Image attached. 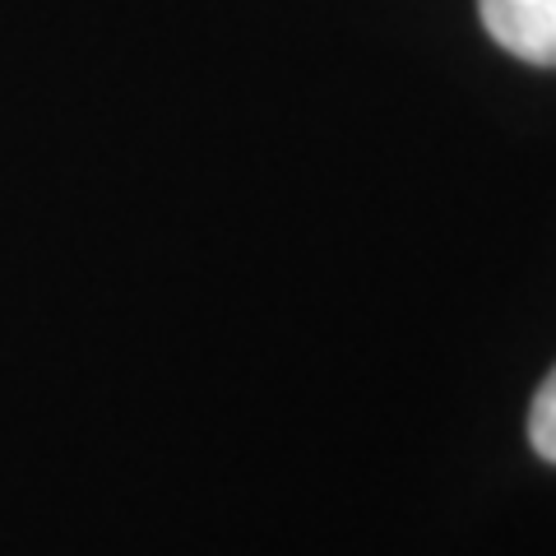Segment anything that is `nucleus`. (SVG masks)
Instances as JSON below:
<instances>
[{
  "label": "nucleus",
  "instance_id": "obj_1",
  "mask_svg": "<svg viewBox=\"0 0 556 556\" xmlns=\"http://www.w3.org/2000/svg\"><path fill=\"white\" fill-rule=\"evenodd\" d=\"M478 14L501 51L556 70V0H478Z\"/></svg>",
  "mask_w": 556,
  "mask_h": 556
},
{
  "label": "nucleus",
  "instance_id": "obj_2",
  "mask_svg": "<svg viewBox=\"0 0 556 556\" xmlns=\"http://www.w3.org/2000/svg\"><path fill=\"white\" fill-rule=\"evenodd\" d=\"M529 441L547 464H556V371L538 386L529 408Z\"/></svg>",
  "mask_w": 556,
  "mask_h": 556
}]
</instances>
